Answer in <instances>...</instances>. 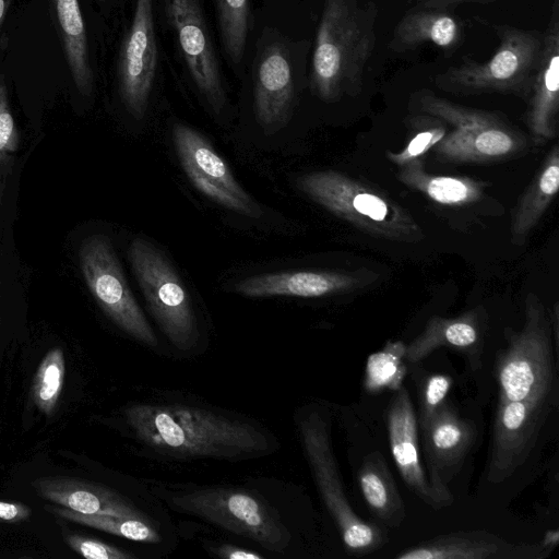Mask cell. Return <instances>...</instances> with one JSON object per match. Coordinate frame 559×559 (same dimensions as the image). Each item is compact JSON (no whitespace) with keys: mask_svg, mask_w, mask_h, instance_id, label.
Wrapping results in <instances>:
<instances>
[{"mask_svg":"<svg viewBox=\"0 0 559 559\" xmlns=\"http://www.w3.org/2000/svg\"><path fill=\"white\" fill-rule=\"evenodd\" d=\"M123 415L140 443L169 457L242 460L273 445L265 429L205 407L135 403Z\"/></svg>","mask_w":559,"mask_h":559,"instance_id":"6da1fadb","label":"cell"},{"mask_svg":"<svg viewBox=\"0 0 559 559\" xmlns=\"http://www.w3.org/2000/svg\"><path fill=\"white\" fill-rule=\"evenodd\" d=\"M307 39L289 29L288 8L262 5L254 13L245 66L239 79L251 87L255 121L265 134L286 126L306 80Z\"/></svg>","mask_w":559,"mask_h":559,"instance_id":"7a4b0ae2","label":"cell"},{"mask_svg":"<svg viewBox=\"0 0 559 559\" xmlns=\"http://www.w3.org/2000/svg\"><path fill=\"white\" fill-rule=\"evenodd\" d=\"M377 13L373 2L323 1L308 71L310 90L321 100L333 103L360 92L376 46Z\"/></svg>","mask_w":559,"mask_h":559,"instance_id":"3957f363","label":"cell"},{"mask_svg":"<svg viewBox=\"0 0 559 559\" xmlns=\"http://www.w3.org/2000/svg\"><path fill=\"white\" fill-rule=\"evenodd\" d=\"M297 187L335 216L374 237L403 242L425 235L413 215L377 189L334 170L306 174Z\"/></svg>","mask_w":559,"mask_h":559,"instance_id":"277c9868","label":"cell"},{"mask_svg":"<svg viewBox=\"0 0 559 559\" xmlns=\"http://www.w3.org/2000/svg\"><path fill=\"white\" fill-rule=\"evenodd\" d=\"M163 491L162 498L174 510L249 538L266 550L283 554L292 540L288 528L274 508L247 489L185 486Z\"/></svg>","mask_w":559,"mask_h":559,"instance_id":"5b68a950","label":"cell"},{"mask_svg":"<svg viewBox=\"0 0 559 559\" xmlns=\"http://www.w3.org/2000/svg\"><path fill=\"white\" fill-rule=\"evenodd\" d=\"M550 324L537 295L525 299V323L512 333L499 358V399L550 402L557 400V380Z\"/></svg>","mask_w":559,"mask_h":559,"instance_id":"8992f818","label":"cell"},{"mask_svg":"<svg viewBox=\"0 0 559 559\" xmlns=\"http://www.w3.org/2000/svg\"><path fill=\"white\" fill-rule=\"evenodd\" d=\"M158 21L166 27L186 81L212 109L227 104L226 81L203 0H156Z\"/></svg>","mask_w":559,"mask_h":559,"instance_id":"52a82bcc","label":"cell"},{"mask_svg":"<svg viewBox=\"0 0 559 559\" xmlns=\"http://www.w3.org/2000/svg\"><path fill=\"white\" fill-rule=\"evenodd\" d=\"M499 47L490 59H464L436 78L445 91L461 94L503 93L528 96L543 44V34L510 25L495 26Z\"/></svg>","mask_w":559,"mask_h":559,"instance_id":"ba28073f","label":"cell"},{"mask_svg":"<svg viewBox=\"0 0 559 559\" xmlns=\"http://www.w3.org/2000/svg\"><path fill=\"white\" fill-rule=\"evenodd\" d=\"M416 99L421 112L453 127L433 147L444 162L499 160L519 153L525 144L514 129L492 112L452 103L426 90L418 92Z\"/></svg>","mask_w":559,"mask_h":559,"instance_id":"9c48e42d","label":"cell"},{"mask_svg":"<svg viewBox=\"0 0 559 559\" xmlns=\"http://www.w3.org/2000/svg\"><path fill=\"white\" fill-rule=\"evenodd\" d=\"M297 426L314 483L346 548L357 554L376 550L384 543V536L353 510L344 492L328 418L318 409L306 408L298 416Z\"/></svg>","mask_w":559,"mask_h":559,"instance_id":"30bf717a","label":"cell"},{"mask_svg":"<svg viewBox=\"0 0 559 559\" xmlns=\"http://www.w3.org/2000/svg\"><path fill=\"white\" fill-rule=\"evenodd\" d=\"M156 0H132L119 44L115 81L120 102L134 120L147 114L163 74Z\"/></svg>","mask_w":559,"mask_h":559,"instance_id":"8fae6325","label":"cell"},{"mask_svg":"<svg viewBox=\"0 0 559 559\" xmlns=\"http://www.w3.org/2000/svg\"><path fill=\"white\" fill-rule=\"evenodd\" d=\"M129 260L148 308L168 341L190 349L199 331L190 297L165 254L143 238H134Z\"/></svg>","mask_w":559,"mask_h":559,"instance_id":"7c38bea8","label":"cell"},{"mask_svg":"<svg viewBox=\"0 0 559 559\" xmlns=\"http://www.w3.org/2000/svg\"><path fill=\"white\" fill-rule=\"evenodd\" d=\"M79 263L87 288L111 322L143 345L156 347L158 340L129 288L110 239L102 234L86 237Z\"/></svg>","mask_w":559,"mask_h":559,"instance_id":"4fadbf2b","label":"cell"},{"mask_svg":"<svg viewBox=\"0 0 559 559\" xmlns=\"http://www.w3.org/2000/svg\"><path fill=\"white\" fill-rule=\"evenodd\" d=\"M552 404L499 399L488 471L490 481H502L524 462Z\"/></svg>","mask_w":559,"mask_h":559,"instance_id":"5bb4252c","label":"cell"},{"mask_svg":"<svg viewBox=\"0 0 559 559\" xmlns=\"http://www.w3.org/2000/svg\"><path fill=\"white\" fill-rule=\"evenodd\" d=\"M386 423L391 453L408 489L433 509L451 504V492L437 488L421 465L417 418L405 388H399L391 400Z\"/></svg>","mask_w":559,"mask_h":559,"instance_id":"9a60e30c","label":"cell"},{"mask_svg":"<svg viewBox=\"0 0 559 559\" xmlns=\"http://www.w3.org/2000/svg\"><path fill=\"white\" fill-rule=\"evenodd\" d=\"M526 123L537 145L555 138L559 110V8L555 1L533 76Z\"/></svg>","mask_w":559,"mask_h":559,"instance_id":"2e32d148","label":"cell"},{"mask_svg":"<svg viewBox=\"0 0 559 559\" xmlns=\"http://www.w3.org/2000/svg\"><path fill=\"white\" fill-rule=\"evenodd\" d=\"M550 548L540 544H513L480 531L437 536L400 552L396 559H542Z\"/></svg>","mask_w":559,"mask_h":559,"instance_id":"e0dca14e","label":"cell"},{"mask_svg":"<svg viewBox=\"0 0 559 559\" xmlns=\"http://www.w3.org/2000/svg\"><path fill=\"white\" fill-rule=\"evenodd\" d=\"M420 429L429 478L437 488L449 491L447 483L472 448L475 427L444 401Z\"/></svg>","mask_w":559,"mask_h":559,"instance_id":"ac0fdd59","label":"cell"},{"mask_svg":"<svg viewBox=\"0 0 559 559\" xmlns=\"http://www.w3.org/2000/svg\"><path fill=\"white\" fill-rule=\"evenodd\" d=\"M365 276L358 272L292 271L246 277L235 290L249 298L300 297L317 298L347 293L360 287Z\"/></svg>","mask_w":559,"mask_h":559,"instance_id":"d6986e66","label":"cell"},{"mask_svg":"<svg viewBox=\"0 0 559 559\" xmlns=\"http://www.w3.org/2000/svg\"><path fill=\"white\" fill-rule=\"evenodd\" d=\"M44 500L83 514L147 519L129 499L99 484L69 476H44L32 480Z\"/></svg>","mask_w":559,"mask_h":559,"instance_id":"ffe728a7","label":"cell"},{"mask_svg":"<svg viewBox=\"0 0 559 559\" xmlns=\"http://www.w3.org/2000/svg\"><path fill=\"white\" fill-rule=\"evenodd\" d=\"M462 38L463 27L456 16L444 10L421 7L407 12L400 20L389 47L395 52H404L428 43L451 51Z\"/></svg>","mask_w":559,"mask_h":559,"instance_id":"44dd1931","label":"cell"},{"mask_svg":"<svg viewBox=\"0 0 559 559\" xmlns=\"http://www.w3.org/2000/svg\"><path fill=\"white\" fill-rule=\"evenodd\" d=\"M64 55L76 90L92 96L95 76L92 67L87 32L79 0H52Z\"/></svg>","mask_w":559,"mask_h":559,"instance_id":"7402d4cb","label":"cell"},{"mask_svg":"<svg viewBox=\"0 0 559 559\" xmlns=\"http://www.w3.org/2000/svg\"><path fill=\"white\" fill-rule=\"evenodd\" d=\"M559 189V146L548 152L536 176L519 200L511 219V237L514 245H523L538 224Z\"/></svg>","mask_w":559,"mask_h":559,"instance_id":"603a6c76","label":"cell"},{"mask_svg":"<svg viewBox=\"0 0 559 559\" xmlns=\"http://www.w3.org/2000/svg\"><path fill=\"white\" fill-rule=\"evenodd\" d=\"M397 178L433 202L449 206L467 205L480 200L486 187L485 182L469 177L428 174L420 159L402 166Z\"/></svg>","mask_w":559,"mask_h":559,"instance_id":"cb8c5ba5","label":"cell"},{"mask_svg":"<svg viewBox=\"0 0 559 559\" xmlns=\"http://www.w3.org/2000/svg\"><path fill=\"white\" fill-rule=\"evenodd\" d=\"M222 55L240 78L253 25L251 0H213Z\"/></svg>","mask_w":559,"mask_h":559,"instance_id":"d4e9b609","label":"cell"},{"mask_svg":"<svg viewBox=\"0 0 559 559\" xmlns=\"http://www.w3.org/2000/svg\"><path fill=\"white\" fill-rule=\"evenodd\" d=\"M173 140L180 159L188 160L204 177L217 182L243 201L255 204L238 183L225 160L203 135L183 123H176L173 127Z\"/></svg>","mask_w":559,"mask_h":559,"instance_id":"484cf974","label":"cell"},{"mask_svg":"<svg viewBox=\"0 0 559 559\" xmlns=\"http://www.w3.org/2000/svg\"><path fill=\"white\" fill-rule=\"evenodd\" d=\"M358 480L371 512L385 524L399 526L405 515L404 504L385 461L379 453L365 457Z\"/></svg>","mask_w":559,"mask_h":559,"instance_id":"4316f807","label":"cell"},{"mask_svg":"<svg viewBox=\"0 0 559 559\" xmlns=\"http://www.w3.org/2000/svg\"><path fill=\"white\" fill-rule=\"evenodd\" d=\"M478 337L474 312L454 319L433 317L423 333L405 347L404 357L411 362H417L440 346L469 348L478 342Z\"/></svg>","mask_w":559,"mask_h":559,"instance_id":"83f0119b","label":"cell"},{"mask_svg":"<svg viewBox=\"0 0 559 559\" xmlns=\"http://www.w3.org/2000/svg\"><path fill=\"white\" fill-rule=\"evenodd\" d=\"M45 510L67 521L99 530L139 543H158V532L147 519L107 514H83L68 508L47 504Z\"/></svg>","mask_w":559,"mask_h":559,"instance_id":"f1b7e54d","label":"cell"},{"mask_svg":"<svg viewBox=\"0 0 559 559\" xmlns=\"http://www.w3.org/2000/svg\"><path fill=\"white\" fill-rule=\"evenodd\" d=\"M66 376L64 353L60 347L49 349L40 360L31 386V400L38 411L51 416L59 403Z\"/></svg>","mask_w":559,"mask_h":559,"instance_id":"f546056e","label":"cell"},{"mask_svg":"<svg viewBox=\"0 0 559 559\" xmlns=\"http://www.w3.org/2000/svg\"><path fill=\"white\" fill-rule=\"evenodd\" d=\"M420 130L414 134L406 145L399 152H388L386 157L395 165L402 167L420 157L433 148L445 135V128L441 120L427 115L419 118Z\"/></svg>","mask_w":559,"mask_h":559,"instance_id":"4dcf8cb0","label":"cell"},{"mask_svg":"<svg viewBox=\"0 0 559 559\" xmlns=\"http://www.w3.org/2000/svg\"><path fill=\"white\" fill-rule=\"evenodd\" d=\"M405 346L401 342L389 343L386 347L371 355L367 362L366 378L370 389L393 388L402 379L400 356H404Z\"/></svg>","mask_w":559,"mask_h":559,"instance_id":"1f68e13d","label":"cell"},{"mask_svg":"<svg viewBox=\"0 0 559 559\" xmlns=\"http://www.w3.org/2000/svg\"><path fill=\"white\" fill-rule=\"evenodd\" d=\"M180 164L192 185L219 205L250 217H259L261 215L259 206L243 201L217 182L204 177L188 160L180 159Z\"/></svg>","mask_w":559,"mask_h":559,"instance_id":"d6a6232c","label":"cell"},{"mask_svg":"<svg viewBox=\"0 0 559 559\" xmlns=\"http://www.w3.org/2000/svg\"><path fill=\"white\" fill-rule=\"evenodd\" d=\"M20 144V134L14 121L8 88L0 78V170L9 168Z\"/></svg>","mask_w":559,"mask_h":559,"instance_id":"836d02e7","label":"cell"},{"mask_svg":"<svg viewBox=\"0 0 559 559\" xmlns=\"http://www.w3.org/2000/svg\"><path fill=\"white\" fill-rule=\"evenodd\" d=\"M64 543L78 555L87 559H132L133 555L99 539L63 531Z\"/></svg>","mask_w":559,"mask_h":559,"instance_id":"e575fe53","label":"cell"},{"mask_svg":"<svg viewBox=\"0 0 559 559\" xmlns=\"http://www.w3.org/2000/svg\"><path fill=\"white\" fill-rule=\"evenodd\" d=\"M451 386V379L444 374H432L426 380L420 393L419 425H425L441 403Z\"/></svg>","mask_w":559,"mask_h":559,"instance_id":"d590c367","label":"cell"},{"mask_svg":"<svg viewBox=\"0 0 559 559\" xmlns=\"http://www.w3.org/2000/svg\"><path fill=\"white\" fill-rule=\"evenodd\" d=\"M32 509L21 502L0 501V522L17 524L28 521Z\"/></svg>","mask_w":559,"mask_h":559,"instance_id":"8d00e7d4","label":"cell"},{"mask_svg":"<svg viewBox=\"0 0 559 559\" xmlns=\"http://www.w3.org/2000/svg\"><path fill=\"white\" fill-rule=\"evenodd\" d=\"M213 552L226 559H262L264 558L261 554L255 552L250 549H246L242 547H237L234 545H219L217 547H213Z\"/></svg>","mask_w":559,"mask_h":559,"instance_id":"74e56055","label":"cell"},{"mask_svg":"<svg viewBox=\"0 0 559 559\" xmlns=\"http://www.w3.org/2000/svg\"><path fill=\"white\" fill-rule=\"evenodd\" d=\"M423 8L444 10L465 2L488 3L497 0H416Z\"/></svg>","mask_w":559,"mask_h":559,"instance_id":"f35d334b","label":"cell"},{"mask_svg":"<svg viewBox=\"0 0 559 559\" xmlns=\"http://www.w3.org/2000/svg\"><path fill=\"white\" fill-rule=\"evenodd\" d=\"M558 540H559V533L557 530H554V531H548L546 533V536L544 538V540L542 542L546 547L548 548H552L555 545L558 544Z\"/></svg>","mask_w":559,"mask_h":559,"instance_id":"ab89813d","label":"cell"},{"mask_svg":"<svg viewBox=\"0 0 559 559\" xmlns=\"http://www.w3.org/2000/svg\"><path fill=\"white\" fill-rule=\"evenodd\" d=\"M13 0H0V28Z\"/></svg>","mask_w":559,"mask_h":559,"instance_id":"60d3db41","label":"cell"},{"mask_svg":"<svg viewBox=\"0 0 559 559\" xmlns=\"http://www.w3.org/2000/svg\"><path fill=\"white\" fill-rule=\"evenodd\" d=\"M289 0H263V4L277 8H288Z\"/></svg>","mask_w":559,"mask_h":559,"instance_id":"b9f144b4","label":"cell"},{"mask_svg":"<svg viewBox=\"0 0 559 559\" xmlns=\"http://www.w3.org/2000/svg\"><path fill=\"white\" fill-rule=\"evenodd\" d=\"M99 3L105 7L106 9H110L112 5H116L119 3V0H98Z\"/></svg>","mask_w":559,"mask_h":559,"instance_id":"7bdbcfd3","label":"cell"},{"mask_svg":"<svg viewBox=\"0 0 559 559\" xmlns=\"http://www.w3.org/2000/svg\"><path fill=\"white\" fill-rule=\"evenodd\" d=\"M1 287H2V284H1V277H0V326H1Z\"/></svg>","mask_w":559,"mask_h":559,"instance_id":"ee69618b","label":"cell"}]
</instances>
